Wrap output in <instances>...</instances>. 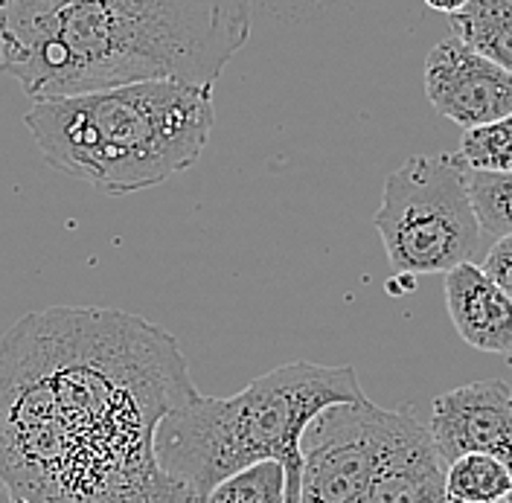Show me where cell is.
<instances>
[{"label": "cell", "mask_w": 512, "mask_h": 503, "mask_svg": "<svg viewBox=\"0 0 512 503\" xmlns=\"http://www.w3.org/2000/svg\"><path fill=\"white\" fill-rule=\"evenodd\" d=\"M446 309L466 344L492 355H512V297L480 265L463 262L448 271Z\"/></svg>", "instance_id": "obj_10"}, {"label": "cell", "mask_w": 512, "mask_h": 503, "mask_svg": "<svg viewBox=\"0 0 512 503\" xmlns=\"http://www.w3.org/2000/svg\"><path fill=\"white\" fill-rule=\"evenodd\" d=\"M512 495L507 466L486 454H466L448 463L446 498L460 503H498Z\"/></svg>", "instance_id": "obj_12"}, {"label": "cell", "mask_w": 512, "mask_h": 503, "mask_svg": "<svg viewBox=\"0 0 512 503\" xmlns=\"http://www.w3.org/2000/svg\"><path fill=\"white\" fill-rule=\"evenodd\" d=\"M428 434L446 466L466 454H486L512 474V387L486 378L437 396Z\"/></svg>", "instance_id": "obj_8"}, {"label": "cell", "mask_w": 512, "mask_h": 503, "mask_svg": "<svg viewBox=\"0 0 512 503\" xmlns=\"http://www.w3.org/2000/svg\"><path fill=\"white\" fill-rule=\"evenodd\" d=\"M198 396L181 344L146 317L30 312L0 335V480L30 503H195L155 440Z\"/></svg>", "instance_id": "obj_1"}, {"label": "cell", "mask_w": 512, "mask_h": 503, "mask_svg": "<svg viewBox=\"0 0 512 503\" xmlns=\"http://www.w3.org/2000/svg\"><path fill=\"white\" fill-rule=\"evenodd\" d=\"M367 399L355 367L291 361L254 378L236 396H198L158 428L163 472L184 483L195 503L230 474L277 460L286 469V503L300 495V440L320 410Z\"/></svg>", "instance_id": "obj_4"}, {"label": "cell", "mask_w": 512, "mask_h": 503, "mask_svg": "<svg viewBox=\"0 0 512 503\" xmlns=\"http://www.w3.org/2000/svg\"><path fill=\"white\" fill-rule=\"evenodd\" d=\"M0 503H15V492L6 486V480H0Z\"/></svg>", "instance_id": "obj_19"}, {"label": "cell", "mask_w": 512, "mask_h": 503, "mask_svg": "<svg viewBox=\"0 0 512 503\" xmlns=\"http://www.w3.org/2000/svg\"><path fill=\"white\" fill-rule=\"evenodd\" d=\"M6 3H9V0H0V12H3V9H6Z\"/></svg>", "instance_id": "obj_20"}, {"label": "cell", "mask_w": 512, "mask_h": 503, "mask_svg": "<svg viewBox=\"0 0 512 503\" xmlns=\"http://www.w3.org/2000/svg\"><path fill=\"white\" fill-rule=\"evenodd\" d=\"M448 21L454 38L512 73V0H469Z\"/></svg>", "instance_id": "obj_11"}, {"label": "cell", "mask_w": 512, "mask_h": 503, "mask_svg": "<svg viewBox=\"0 0 512 503\" xmlns=\"http://www.w3.org/2000/svg\"><path fill=\"white\" fill-rule=\"evenodd\" d=\"M201 503H286V469L277 460L230 474Z\"/></svg>", "instance_id": "obj_13"}, {"label": "cell", "mask_w": 512, "mask_h": 503, "mask_svg": "<svg viewBox=\"0 0 512 503\" xmlns=\"http://www.w3.org/2000/svg\"><path fill=\"white\" fill-rule=\"evenodd\" d=\"M466 3H469V0H425V6H431V9H437V12H443V15L460 12Z\"/></svg>", "instance_id": "obj_17"}, {"label": "cell", "mask_w": 512, "mask_h": 503, "mask_svg": "<svg viewBox=\"0 0 512 503\" xmlns=\"http://www.w3.org/2000/svg\"><path fill=\"white\" fill-rule=\"evenodd\" d=\"M507 503H512V495H510V498H507Z\"/></svg>", "instance_id": "obj_23"}, {"label": "cell", "mask_w": 512, "mask_h": 503, "mask_svg": "<svg viewBox=\"0 0 512 503\" xmlns=\"http://www.w3.org/2000/svg\"><path fill=\"white\" fill-rule=\"evenodd\" d=\"M480 271H483L492 283L498 285L504 294H510L512 297V233L510 236H501V239L492 245V251L486 253Z\"/></svg>", "instance_id": "obj_16"}, {"label": "cell", "mask_w": 512, "mask_h": 503, "mask_svg": "<svg viewBox=\"0 0 512 503\" xmlns=\"http://www.w3.org/2000/svg\"><path fill=\"white\" fill-rule=\"evenodd\" d=\"M21 3H27L32 9H56V6L67 3V0H21Z\"/></svg>", "instance_id": "obj_18"}, {"label": "cell", "mask_w": 512, "mask_h": 503, "mask_svg": "<svg viewBox=\"0 0 512 503\" xmlns=\"http://www.w3.org/2000/svg\"><path fill=\"white\" fill-rule=\"evenodd\" d=\"M446 503H460V501H448V498H446ZM498 503H507V501H498Z\"/></svg>", "instance_id": "obj_22"}, {"label": "cell", "mask_w": 512, "mask_h": 503, "mask_svg": "<svg viewBox=\"0 0 512 503\" xmlns=\"http://www.w3.org/2000/svg\"><path fill=\"white\" fill-rule=\"evenodd\" d=\"M24 123L50 166L105 195H131L198 163L216 105L207 85L134 82L35 99Z\"/></svg>", "instance_id": "obj_3"}, {"label": "cell", "mask_w": 512, "mask_h": 503, "mask_svg": "<svg viewBox=\"0 0 512 503\" xmlns=\"http://www.w3.org/2000/svg\"><path fill=\"white\" fill-rule=\"evenodd\" d=\"M390 419L393 410L370 399L320 410L300 440L303 472L297 503H370Z\"/></svg>", "instance_id": "obj_6"}, {"label": "cell", "mask_w": 512, "mask_h": 503, "mask_svg": "<svg viewBox=\"0 0 512 503\" xmlns=\"http://www.w3.org/2000/svg\"><path fill=\"white\" fill-rule=\"evenodd\" d=\"M469 198L480 230L492 236L512 233V172H469Z\"/></svg>", "instance_id": "obj_15"}, {"label": "cell", "mask_w": 512, "mask_h": 503, "mask_svg": "<svg viewBox=\"0 0 512 503\" xmlns=\"http://www.w3.org/2000/svg\"><path fill=\"white\" fill-rule=\"evenodd\" d=\"M254 0H67L0 12V70L32 99L134 82L207 85L248 44Z\"/></svg>", "instance_id": "obj_2"}, {"label": "cell", "mask_w": 512, "mask_h": 503, "mask_svg": "<svg viewBox=\"0 0 512 503\" xmlns=\"http://www.w3.org/2000/svg\"><path fill=\"white\" fill-rule=\"evenodd\" d=\"M457 155L469 172H512V114L486 126L466 128Z\"/></svg>", "instance_id": "obj_14"}, {"label": "cell", "mask_w": 512, "mask_h": 503, "mask_svg": "<svg viewBox=\"0 0 512 503\" xmlns=\"http://www.w3.org/2000/svg\"><path fill=\"white\" fill-rule=\"evenodd\" d=\"M425 94L437 114L466 131L510 117L512 73L451 35L425 59Z\"/></svg>", "instance_id": "obj_7"}, {"label": "cell", "mask_w": 512, "mask_h": 503, "mask_svg": "<svg viewBox=\"0 0 512 503\" xmlns=\"http://www.w3.org/2000/svg\"><path fill=\"white\" fill-rule=\"evenodd\" d=\"M376 230L396 274H448L472 259L480 221L460 155H416L387 175Z\"/></svg>", "instance_id": "obj_5"}, {"label": "cell", "mask_w": 512, "mask_h": 503, "mask_svg": "<svg viewBox=\"0 0 512 503\" xmlns=\"http://www.w3.org/2000/svg\"><path fill=\"white\" fill-rule=\"evenodd\" d=\"M446 463L411 410H393L370 503H446Z\"/></svg>", "instance_id": "obj_9"}, {"label": "cell", "mask_w": 512, "mask_h": 503, "mask_svg": "<svg viewBox=\"0 0 512 503\" xmlns=\"http://www.w3.org/2000/svg\"><path fill=\"white\" fill-rule=\"evenodd\" d=\"M15 503H30V501H24V498H15Z\"/></svg>", "instance_id": "obj_21"}]
</instances>
